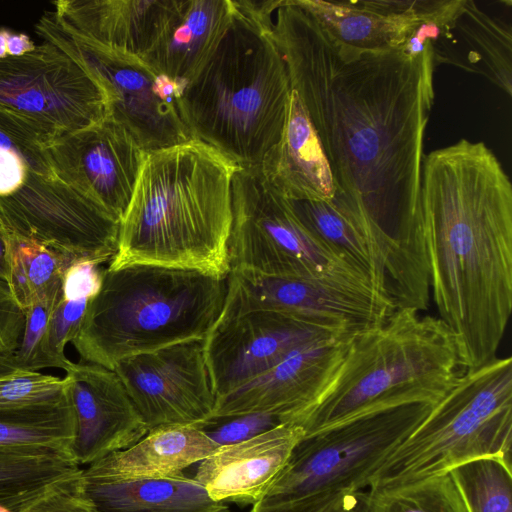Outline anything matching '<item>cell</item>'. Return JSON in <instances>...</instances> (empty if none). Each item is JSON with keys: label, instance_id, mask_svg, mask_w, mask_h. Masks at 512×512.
I'll return each mask as SVG.
<instances>
[{"label": "cell", "instance_id": "obj_1", "mask_svg": "<svg viewBox=\"0 0 512 512\" xmlns=\"http://www.w3.org/2000/svg\"><path fill=\"white\" fill-rule=\"evenodd\" d=\"M271 34L335 185L330 201L360 224L408 245L420 186L424 135L434 103L431 46L340 45L298 0H280Z\"/></svg>", "mask_w": 512, "mask_h": 512}, {"label": "cell", "instance_id": "obj_2", "mask_svg": "<svg viewBox=\"0 0 512 512\" xmlns=\"http://www.w3.org/2000/svg\"><path fill=\"white\" fill-rule=\"evenodd\" d=\"M409 249L467 369L495 358L512 310V185L483 142L424 155Z\"/></svg>", "mask_w": 512, "mask_h": 512}, {"label": "cell", "instance_id": "obj_3", "mask_svg": "<svg viewBox=\"0 0 512 512\" xmlns=\"http://www.w3.org/2000/svg\"><path fill=\"white\" fill-rule=\"evenodd\" d=\"M237 169L198 140L147 153L108 268L149 264L228 276Z\"/></svg>", "mask_w": 512, "mask_h": 512}, {"label": "cell", "instance_id": "obj_4", "mask_svg": "<svg viewBox=\"0 0 512 512\" xmlns=\"http://www.w3.org/2000/svg\"><path fill=\"white\" fill-rule=\"evenodd\" d=\"M235 13L215 51L180 97L194 140L240 168L259 167L281 139L291 94L270 12L232 0Z\"/></svg>", "mask_w": 512, "mask_h": 512}, {"label": "cell", "instance_id": "obj_5", "mask_svg": "<svg viewBox=\"0 0 512 512\" xmlns=\"http://www.w3.org/2000/svg\"><path fill=\"white\" fill-rule=\"evenodd\" d=\"M467 370L457 338L439 317L397 308L352 336L332 381L298 425L309 436L399 406L436 405Z\"/></svg>", "mask_w": 512, "mask_h": 512}, {"label": "cell", "instance_id": "obj_6", "mask_svg": "<svg viewBox=\"0 0 512 512\" xmlns=\"http://www.w3.org/2000/svg\"><path fill=\"white\" fill-rule=\"evenodd\" d=\"M228 276L149 264L107 267L72 343L84 363L113 370L124 358L203 340L223 309Z\"/></svg>", "mask_w": 512, "mask_h": 512}, {"label": "cell", "instance_id": "obj_7", "mask_svg": "<svg viewBox=\"0 0 512 512\" xmlns=\"http://www.w3.org/2000/svg\"><path fill=\"white\" fill-rule=\"evenodd\" d=\"M511 448L512 358L495 357L465 372L374 472L366 490L446 475L481 458L512 467Z\"/></svg>", "mask_w": 512, "mask_h": 512}, {"label": "cell", "instance_id": "obj_8", "mask_svg": "<svg viewBox=\"0 0 512 512\" xmlns=\"http://www.w3.org/2000/svg\"><path fill=\"white\" fill-rule=\"evenodd\" d=\"M232 214L230 271L332 282L382 294L362 269L302 224L259 167H238L234 173Z\"/></svg>", "mask_w": 512, "mask_h": 512}, {"label": "cell", "instance_id": "obj_9", "mask_svg": "<svg viewBox=\"0 0 512 512\" xmlns=\"http://www.w3.org/2000/svg\"><path fill=\"white\" fill-rule=\"evenodd\" d=\"M433 406H399L304 436L254 505L269 507L325 493L366 490L370 477Z\"/></svg>", "mask_w": 512, "mask_h": 512}, {"label": "cell", "instance_id": "obj_10", "mask_svg": "<svg viewBox=\"0 0 512 512\" xmlns=\"http://www.w3.org/2000/svg\"><path fill=\"white\" fill-rule=\"evenodd\" d=\"M35 31L98 81L108 98V117L121 124L145 153L194 140L180 110L186 84L156 72L136 55L68 32L51 11L40 17Z\"/></svg>", "mask_w": 512, "mask_h": 512}, {"label": "cell", "instance_id": "obj_11", "mask_svg": "<svg viewBox=\"0 0 512 512\" xmlns=\"http://www.w3.org/2000/svg\"><path fill=\"white\" fill-rule=\"evenodd\" d=\"M0 108L58 136L98 123L109 111L98 81L46 41L31 53L0 61Z\"/></svg>", "mask_w": 512, "mask_h": 512}, {"label": "cell", "instance_id": "obj_12", "mask_svg": "<svg viewBox=\"0 0 512 512\" xmlns=\"http://www.w3.org/2000/svg\"><path fill=\"white\" fill-rule=\"evenodd\" d=\"M223 308L275 311L325 334L353 336L384 322L397 306L373 290L231 270Z\"/></svg>", "mask_w": 512, "mask_h": 512}, {"label": "cell", "instance_id": "obj_13", "mask_svg": "<svg viewBox=\"0 0 512 512\" xmlns=\"http://www.w3.org/2000/svg\"><path fill=\"white\" fill-rule=\"evenodd\" d=\"M119 376L149 430L168 425L204 427L216 394L203 340H189L124 358Z\"/></svg>", "mask_w": 512, "mask_h": 512}, {"label": "cell", "instance_id": "obj_14", "mask_svg": "<svg viewBox=\"0 0 512 512\" xmlns=\"http://www.w3.org/2000/svg\"><path fill=\"white\" fill-rule=\"evenodd\" d=\"M45 153L59 180L122 221L147 153L121 124L107 116L61 134L45 147Z\"/></svg>", "mask_w": 512, "mask_h": 512}, {"label": "cell", "instance_id": "obj_15", "mask_svg": "<svg viewBox=\"0 0 512 512\" xmlns=\"http://www.w3.org/2000/svg\"><path fill=\"white\" fill-rule=\"evenodd\" d=\"M351 338L320 335L303 342L264 373L216 398L208 423L267 413L283 423L298 424L332 381Z\"/></svg>", "mask_w": 512, "mask_h": 512}, {"label": "cell", "instance_id": "obj_16", "mask_svg": "<svg viewBox=\"0 0 512 512\" xmlns=\"http://www.w3.org/2000/svg\"><path fill=\"white\" fill-rule=\"evenodd\" d=\"M320 335L329 334L275 311L223 308L204 339L216 398L264 373L294 348Z\"/></svg>", "mask_w": 512, "mask_h": 512}, {"label": "cell", "instance_id": "obj_17", "mask_svg": "<svg viewBox=\"0 0 512 512\" xmlns=\"http://www.w3.org/2000/svg\"><path fill=\"white\" fill-rule=\"evenodd\" d=\"M58 136L0 108V230L15 231L81 193L59 180L45 153Z\"/></svg>", "mask_w": 512, "mask_h": 512}, {"label": "cell", "instance_id": "obj_18", "mask_svg": "<svg viewBox=\"0 0 512 512\" xmlns=\"http://www.w3.org/2000/svg\"><path fill=\"white\" fill-rule=\"evenodd\" d=\"M65 379L75 419L70 454L79 466L126 449L148 433L113 370L97 364L73 363Z\"/></svg>", "mask_w": 512, "mask_h": 512}, {"label": "cell", "instance_id": "obj_19", "mask_svg": "<svg viewBox=\"0 0 512 512\" xmlns=\"http://www.w3.org/2000/svg\"><path fill=\"white\" fill-rule=\"evenodd\" d=\"M303 437L300 425L279 424L247 440L220 446L198 463L193 478L214 501L253 506Z\"/></svg>", "mask_w": 512, "mask_h": 512}, {"label": "cell", "instance_id": "obj_20", "mask_svg": "<svg viewBox=\"0 0 512 512\" xmlns=\"http://www.w3.org/2000/svg\"><path fill=\"white\" fill-rule=\"evenodd\" d=\"M234 13L232 0H173L155 43L140 58L187 85L215 51Z\"/></svg>", "mask_w": 512, "mask_h": 512}, {"label": "cell", "instance_id": "obj_21", "mask_svg": "<svg viewBox=\"0 0 512 512\" xmlns=\"http://www.w3.org/2000/svg\"><path fill=\"white\" fill-rule=\"evenodd\" d=\"M173 0H59L51 11L68 32L142 57L155 43Z\"/></svg>", "mask_w": 512, "mask_h": 512}, {"label": "cell", "instance_id": "obj_22", "mask_svg": "<svg viewBox=\"0 0 512 512\" xmlns=\"http://www.w3.org/2000/svg\"><path fill=\"white\" fill-rule=\"evenodd\" d=\"M259 170L288 200L330 202L335 185L318 136L297 94L291 90L280 141L265 155Z\"/></svg>", "mask_w": 512, "mask_h": 512}, {"label": "cell", "instance_id": "obj_23", "mask_svg": "<svg viewBox=\"0 0 512 512\" xmlns=\"http://www.w3.org/2000/svg\"><path fill=\"white\" fill-rule=\"evenodd\" d=\"M220 447L192 425H168L149 430L135 444L113 452L81 470L86 480L123 481L161 478L183 473Z\"/></svg>", "mask_w": 512, "mask_h": 512}, {"label": "cell", "instance_id": "obj_24", "mask_svg": "<svg viewBox=\"0 0 512 512\" xmlns=\"http://www.w3.org/2000/svg\"><path fill=\"white\" fill-rule=\"evenodd\" d=\"M328 36L360 50L399 48L416 26L423 0H298Z\"/></svg>", "mask_w": 512, "mask_h": 512}, {"label": "cell", "instance_id": "obj_25", "mask_svg": "<svg viewBox=\"0 0 512 512\" xmlns=\"http://www.w3.org/2000/svg\"><path fill=\"white\" fill-rule=\"evenodd\" d=\"M431 49L435 66L447 63L482 74L512 95L511 27L488 16L474 1H462Z\"/></svg>", "mask_w": 512, "mask_h": 512}, {"label": "cell", "instance_id": "obj_26", "mask_svg": "<svg viewBox=\"0 0 512 512\" xmlns=\"http://www.w3.org/2000/svg\"><path fill=\"white\" fill-rule=\"evenodd\" d=\"M82 477V475H81ZM85 493L96 512H228L193 477L184 473L123 481L86 480Z\"/></svg>", "mask_w": 512, "mask_h": 512}, {"label": "cell", "instance_id": "obj_27", "mask_svg": "<svg viewBox=\"0 0 512 512\" xmlns=\"http://www.w3.org/2000/svg\"><path fill=\"white\" fill-rule=\"evenodd\" d=\"M286 200L303 225L362 269L375 287L393 300V261L385 246L350 221L331 202Z\"/></svg>", "mask_w": 512, "mask_h": 512}, {"label": "cell", "instance_id": "obj_28", "mask_svg": "<svg viewBox=\"0 0 512 512\" xmlns=\"http://www.w3.org/2000/svg\"><path fill=\"white\" fill-rule=\"evenodd\" d=\"M79 470L66 450L0 448V512H21L55 483Z\"/></svg>", "mask_w": 512, "mask_h": 512}, {"label": "cell", "instance_id": "obj_29", "mask_svg": "<svg viewBox=\"0 0 512 512\" xmlns=\"http://www.w3.org/2000/svg\"><path fill=\"white\" fill-rule=\"evenodd\" d=\"M4 237L7 284L20 308L25 312L38 299L58 298L64 274L75 261L36 242Z\"/></svg>", "mask_w": 512, "mask_h": 512}, {"label": "cell", "instance_id": "obj_30", "mask_svg": "<svg viewBox=\"0 0 512 512\" xmlns=\"http://www.w3.org/2000/svg\"><path fill=\"white\" fill-rule=\"evenodd\" d=\"M74 433L68 393L57 403L0 409V448L42 446L70 453Z\"/></svg>", "mask_w": 512, "mask_h": 512}, {"label": "cell", "instance_id": "obj_31", "mask_svg": "<svg viewBox=\"0 0 512 512\" xmlns=\"http://www.w3.org/2000/svg\"><path fill=\"white\" fill-rule=\"evenodd\" d=\"M449 475L466 512H512V467L481 458L453 468Z\"/></svg>", "mask_w": 512, "mask_h": 512}, {"label": "cell", "instance_id": "obj_32", "mask_svg": "<svg viewBox=\"0 0 512 512\" xmlns=\"http://www.w3.org/2000/svg\"><path fill=\"white\" fill-rule=\"evenodd\" d=\"M365 512H466L449 474L366 490Z\"/></svg>", "mask_w": 512, "mask_h": 512}, {"label": "cell", "instance_id": "obj_33", "mask_svg": "<svg viewBox=\"0 0 512 512\" xmlns=\"http://www.w3.org/2000/svg\"><path fill=\"white\" fill-rule=\"evenodd\" d=\"M66 397L65 377L23 371L0 380V409L57 403Z\"/></svg>", "mask_w": 512, "mask_h": 512}, {"label": "cell", "instance_id": "obj_34", "mask_svg": "<svg viewBox=\"0 0 512 512\" xmlns=\"http://www.w3.org/2000/svg\"><path fill=\"white\" fill-rule=\"evenodd\" d=\"M58 298H41L25 310V325L19 346L13 357L24 371L52 367L45 353L46 332Z\"/></svg>", "mask_w": 512, "mask_h": 512}, {"label": "cell", "instance_id": "obj_35", "mask_svg": "<svg viewBox=\"0 0 512 512\" xmlns=\"http://www.w3.org/2000/svg\"><path fill=\"white\" fill-rule=\"evenodd\" d=\"M90 299L67 300L60 295L49 319L45 353L52 367L67 371L72 365L65 346L76 337Z\"/></svg>", "mask_w": 512, "mask_h": 512}, {"label": "cell", "instance_id": "obj_36", "mask_svg": "<svg viewBox=\"0 0 512 512\" xmlns=\"http://www.w3.org/2000/svg\"><path fill=\"white\" fill-rule=\"evenodd\" d=\"M81 470L55 483L21 512H96L85 493Z\"/></svg>", "mask_w": 512, "mask_h": 512}, {"label": "cell", "instance_id": "obj_37", "mask_svg": "<svg viewBox=\"0 0 512 512\" xmlns=\"http://www.w3.org/2000/svg\"><path fill=\"white\" fill-rule=\"evenodd\" d=\"M283 422L275 415L251 413L213 421L202 429L220 446L254 437Z\"/></svg>", "mask_w": 512, "mask_h": 512}, {"label": "cell", "instance_id": "obj_38", "mask_svg": "<svg viewBox=\"0 0 512 512\" xmlns=\"http://www.w3.org/2000/svg\"><path fill=\"white\" fill-rule=\"evenodd\" d=\"M365 499L366 490L339 491L276 506L253 505L249 512H365Z\"/></svg>", "mask_w": 512, "mask_h": 512}, {"label": "cell", "instance_id": "obj_39", "mask_svg": "<svg viewBox=\"0 0 512 512\" xmlns=\"http://www.w3.org/2000/svg\"><path fill=\"white\" fill-rule=\"evenodd\" d=\"M92 260L74 262L65 272L61 295L67 300L91 299L100 290L104 269Z\"/></svg>", "mask_w": 512, "mask_h": 512}, {"label": "cell", "instance_id": "obj_40", "mask_svg": "<svg viewBox=\"0 0 512 512\" xmlns=\"http://www.w3.org/2000/svg\"><path fill=\"white\" fill-rule=\"evenodd\" d=\"M24 325L25 312L17 304L8 284L0 280V355H14Z\"/></svg>", "mask_w": 512, "mask_h": 512}, {"label": "cell", "instance_id": "obj_41", "mask_svg": "<svg viewBox=\"0 0 512 512\" xmlns=\"http://www.w3.org/2000/svg\"><path fill=\"white\" fill-rule=\"evenodd\" d=\"M36 45L25 33L10 31L7 38L8 57H20L35 50Z\"/></svg>", "mask_w": 512, "mask_h": 512}, {"label": "cell", "instance_id": "obj_42", "mask_svg": "<svg viewBox=\"0 0 512 512\" xmlns=\"http://www.w3.org/2000/svg\"><path fill=\"white\" fill-rule=\"evenodd\" d=\"M23 371L13 356L0 355V380Z\"/></svg>", "mask_w": 512, "mask_h": 512}, {"label": "cell", "instance_id": "obj_43", "mask_svg": "<svg viewBox=\"0 0 512 512\" xmlns=\"http://www.w3.org/2000/svg\"><path fill=\"white\" fill-rule=\"evenodd\" d=\"M8 248L4 235L0 231V280L7 283Z\"/></svg>", "mask_w": 512, "mask_h": 512}, {"label": "cell", "instance_id": "obj_44", "mask_svg": "<svg viewBox=\"0 0 512 512\" xmlns=\"http://www.w3.org/2000/svg\"><path fill=\"white\" fill-rule=\"evenodd\" d=\"M11 30L0 27V61L8 58L7 38Z\"/></svg>", "mask_w": 512, "mask_h": 512}]
</instances>
